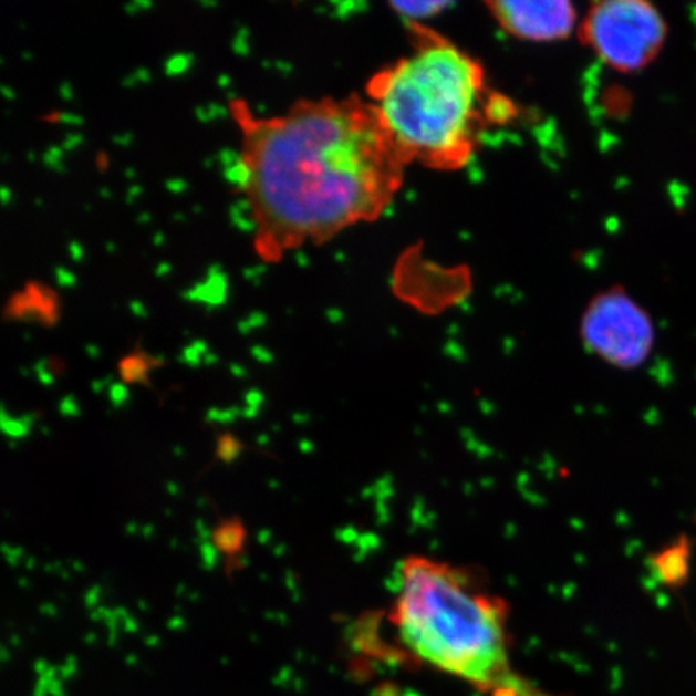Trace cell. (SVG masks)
Here are the masks:
<instances>
[{
  "mask_svg": "<svg viewBox=\"0 0 696 696\" xmlns=\"http://www.w3.org/2000/svg\"><path fill=\"white\" fill-rule=\"evenodd\" d=\"M250 199L274 238L324 239L387 211L408 166L373 104L318 102L247 128Z\"/></svg>",
  "mask_w": 696,
  "mask_h": 696,
  "instance_id": "6da1fadb",
  "label": "cell"
},
{
  "mask_svg": "<svg viewBox=\"0 0 696 696\" xmlns=\"http://www.w3.org/2000/svg\"><path fill=\"white\" fill-rule=\"evenodd\" d=\"M401 655L484 696H550L511 663L508 606L468 569L406 558L392 607Z\"/></svg>",
  "mask_w": 696,
  "mask_h": 696,
  "instance_id": "7a4b0ae2",
  "label": "cell"
},
{
  "mask_svg": "<svg viewBox=\"0 0 696 696\" xmlns=\"http://www.w3.org/2000/svg\"><path fill=\"white\" fill-rule=\"evenodd\" d=\"M484 70L439 38H426L413 54L371 81L370 94L406 164L455 169L475 154Z\"/></svg>",
  "mask_w": 696,
  "mask_h": 696,
  "instance_id": "3957f363",
  "label": "cell"
},
{
  "mask_svg": "<svg viewBox=\"0 0 696 696\" xmlns=\"http://www.w3.org/2000/svg\"><path fill=\"white\" fill-rule=\"evenodd\" d=\"M582 39L606 65L631 73L655 62L667 39L658 9L643 0H610L592 6Z\"/></svg>",
  "mask_w": 696,
  "mask_h": 696,
  "instance_id": "277c9868",
  "label": "cell"
},
{
  "mask_svg": "<svg viewBox=\"0 0 696 696\" xmlns=\"http://www.w3.org/2000/svg\"><path fill=\"white\" fill-rule=\"evenodd\" d=\"M586 347L611 365L634 370L648 359L655 345L650 314L623 289L596 297L582 318Z\"/></svg>",
  "mask_w": 696,
  "mask_h": 696,
  "instance_id": "5b68a950",
  "label": "cell"
},
{
  "mask_svg": "<svg viewBox=\"0 0 696 696\" xmlns=\"http://www.w3.org/2000/svg\"><path fill=\"white\" fill-rule=\"evenodd\" d=\"M487 7L501 30L526 41L568 38L578 21L569 2H490Z\"/></svg>",
  "mask_w": 696,
  "mask_h": 696,
  "instance_id": "8992f818",
  "label": "cell"
},
{
  "mask_svg": "<svg viewBox=\"0 0 696 696\" xmlns=\"http://www.w3.org/2000/svg\"><path fill=\"white\" fill-rule=\"evenodd\" d=\"M694 547V539L687 533H681L650 558V567L661 585L678 590L688 584L692 578Z\"/></svg>",
  "mask_w": 696,
  "mask_h": 696,
  "instance_id": "52a82bcc",
  "label": "cell"
},
{
  "mask_svg": "<svg viewBox=\"0 0 696 696\" xmlns=\"http://www.w3.org/2000/svg\"><path fill=\"white\" fill-rule=\"evenodd\" d=\"M229 278L226 271L218 274H205L202 281L184 289L181 299L204 305L208 312L220 309L228 300Z\"/></svg>",
  "mask_w": 696,
  "mask_h": 696,
  "instance_id": "ba28073f",
  "label": "cell"
},
{
  "mask_svg": "<svg viewBox=\"0 0 696 696\" xmlns=\"http://www.w3.org/2000/svg\"><path fill=\"white\" fill-rule=\"evenodd\" d=\"M256 205L250 197H239L235 204L229 205V220L242 235H256L260 229V222L253 217Z\"/></svg>",
  "mask_w": 696,
  "mask_h": 696,
  "instance_id": "9c48e42d",
  "label": "cell"
},
{
  "mask_svg": "<svg viewBox=\"0 0 696 696\" xmlns=\"http://www.w3.org/2000/svg\"><path fill=\"white\" fill-rule=\"evenodd\" d=\"M222 179L226 183L231 184L236 190L240 193H250V187L253 183L252 166H250L247 158L240 160L239 164L229 166V168L221 169Z\"/></svg>",
  "mask_w": 696,
  "mask_h": 696,
  "instance_id": "30bf717a",
  "label": "cell"
},
{
  "mask_svg": "<svg viewBox=\"0 0 696 696\" xmlns=\"http://www.w3.org/2000/svg\"><path fill=\"white\" fill-rule=\"evenodd\" d=\"M398 15L406 17V19L419 20L429 19V17L437 15L442 9L448 7V3L442 2H395L392 3Z\"/></svg>",
  "mask_w": 696,
  "mask_h": 696,
  "instance_id": "8fae6325",
  "label": "cell"
},
{
  "mask_svg": "<svg viewBox=\"0 0 696 696\" xmlns=\"http://www.w3.org/2000/svg\"><path fill=\"white\" fill-rule=\"evenodd\" d=\"M215 547L225 551V553H236L242 549L243 531L236 522L221 526L214 536Z\"/></svg>",
  "mask_w": 696,
  "mask_h": 696,
  "instance_id": "7c38bea8",
  "label": "cell"
},
{
  "mask_svg": "<svg viewBox=\"0 0 696 696\" xmlns=\"http://www.w3.org/2000/svg\"><path fill=\"white\" fill-rule=\"evenodd\" d=\"M155 365V359H146V356H129L120 365L123 380L128 383H143L146 381L148 367Z\"/></svg>",
  "mask_w": 696,
  "mask_h": 696,
  "instance_id": "4fadbf2b",
  "label": "cell"
},
{
  "mask_svg": "<svg viewBox=\"0 0 696 696\" xmlns=\"http://www.w3.org/2000/svg\"><path fill=\"white\" fill-rule=\"evenodd\" d=\"M196 62V55L193 52H176L169 55L164 62V72L168 77L184 76Z\"/></svg>",
  "mask_w": 696,
  "mask_h": 696,
  "instance_id": "5bb4252c",
  "label": "cell"
},
{
  "mask_svg": "<svg viewBox=\"0 0 696 696\" xmlns=\"http://www.w3.org/2000/svg\"><path fill=\"white\" fill-rule=\"evenodd\" d=\"M194 116L200 123L217 122V120L228 118L229 108L218 102H208V104L197 105L194 108Z\"/></svg>",
  "mask_w": 696,
  "mask_h": 696,
  "instance_id": "9a60e30c",
  "label": "cell"
},
{
  "mask_svg": "<svg viewBox=\"0 0 696 696\" xmlns=\"http://www.w3.org/2000/svg\"><path fill=\"white\" fill-rule=\"evenodd\" d=\"M65 154L66 152L63 150L62 146L48 147V150L42 154V164H44L45 168L51 169V172L63 175V173H66Z\"/></svg>",
  "mask_w": 696,
  "mask_h": 696,
  "instance_id": "2e32d148",
  "label": "cell"
},
{
  "mask_svg": "<svg viewBox=\"0 0 696 696\" xmlns=\"http://www.w3.org/2000/svg\"><path fill=\"white\" fill-rule=\"evenodd\" d=\"M231 49L236 55H250V30L247 24H240L238 30H236L235 37H232L231 41Z\"/></svg>",
  "mask_w": 696,
  "mask_h": 696,
  "instance_id": "e0dca14e",
  "label": "cell"
},
{
  "mask_svg": "<svg viewBox=\"0 0 696 696\" xmlns=\"http://www.w3.org/2000/svg\"><path fill=\"white\" fill-rule=\"evenodd\" d=\"M268 323L267 313L261 312V310H256V312H250L247 314V318L240 320L238 323V330L240 334L247 335L250 334L253 330H258V328H263L264 324Z\"/></svg>",
  "mask_w": 696,
  "mask_h": 696,
  "instance_id": "ac0fdd59",
  "label": "cell"
},
{
  "mask_svg": "<svg viewBox=\"0 0 696 696\" xmlns=\"http://www.w3.org/2000/svg\"><path fill=\"white\" fill-rule=\"evenodd\" d=\"M240 448L242 445L236 440V437L225 436L220 439V445H218V457L222 459V461L229 463L232 459L238 458L240 454Z\"/></svg>",
  "mask_w": 696,
  "mask_h": 696,
  "instance_id": "d6986e66",
  "label": "cell"
},
{
  "mask_svg": "<svg viewBox=\"0 0 696 696\" xmlns=\"http://www.w3.org/2000/svg\"><path fill=\"white\" fill-rule=\"evenodd\" d=\"M152 81V73L148 72L146 66H137L133 73L126 74L122 80V86L125 90H134V87L139 86V84H147Z\"/></svg>",
  "mask_w": 696,
  "mask_h": 696,
  "instance_id": "ffe728a7",
  "label": "cell"
},
{
  "mask_svg": "<svg viewBox=\"0 0 696 696\" xmlns=\"http://www.w3.org/2000/svg\"><path fill=\"white\" fill-rule=\"evenodd\" d=\"M243 157H246V155L240 154L236 148L225 147L221 148L220 152H217L215 160H217L221 169H226L229 168V166L239 164L240 160H243Z\"/></svg>",
  "mask_w": 696,
  "mask_h": 696,
  "instance_id": "44dd1931",
  "label": "cell"
},
{
  "mask_svg": "<svg viewBox=\"0 0 696 696\" xmlns=\"http://www.w3.org/2000/svg\"><path fill=\"white\" fill-rule=\"evenodd\" d=\"M54 279L59 288L73 289L77 285L76 274H74L73 271H70L69 268L65 267L54 268Z\"/></svg>",
  "mask_w": 696,
  "mask_h": 696,
  "instance_id": "7402d4cb",
  "label": "cell"
},
{
  "mask_svg": "<svg viewBox=\"0 0 696 696\" xmlns=\"http://www.w3.org/2000/svg\"><path fill=\"white\" fill-rule=\"evenodd\" d=\"M268 270H270V268H268L267 263L252 264V267L243 268L242 276L246 281H249L250 284L258 288V285H261V279L268 273Z\"/></svg>",
  "mask_w": 696,
  "mask_h": 696,
  "instance_id": "603a6c76",
  "label": "cell"
},
{
  "mask_svg": "<svg viewBox=\"0 0 696 696\" xmlns=\"http://www.w3.org/2000/svg\"><path fill=\"white\" fill-rule=\"evenodd\" d=\"M52 120H54V122L62 123V125H66V126H81L84 123L83 116L77 115V113H73V112L55 113V115L52 116Z\"/></svg>",
  "mask_w": 696,
  "mask_h": 696,
  "instance_id": "cb8c5ba5",
  "label": "cell"
},
{
  "mask_svg": "<svg viewBox=\"0 0 696 696\" xmlns=\"http://www.w3.org/2000/svg\"><path fill=\"white\" fill-rule=\"evenodd\" d=\"M204 355L193 344L183 350L181 362L189 366H199L202 363Z\"/></svg>",
  "mask_w": 696,
  "mask_h": 696,
  "instance_id": "d4e9b609",
  "label": "cell"
},
{
  "mask_svg": "<svg viewBox=\"0 0 696 696\" xmlns=\"http://www.w3.org/2000/svg\"><path fill=\"white\" fill-rule=\"evenodd\" d=\"M84 136L77 131H72V133H66L65 137H63L62 144L60 146L63 147L65 152H72L74 148L83 146Z\"/></svg>",
  "mask_w": 696,
  "mask_h": 696,
  "instance_id": "484cf974",
  "label": "cell"
},
{
  "mask_svg": "<svg viewBox=\"0 0 696 696\" xmlns=\"http://www.w3.org/2000/svg\"><path fill=\"white\" fill-rule=\"evenodd\" d=\"M165 187L168 193L175 194V196H183L189 189V183L184 178H169L166 179Z\"/></svg>",
  "mask_w": 696,
  "mask_h": 696,
  "instance_id": "4316f807",
  "label": "cell"
},
{
  "mask_svg": "<svg viewBox=\"0 0 696 696\" xmlns=\"http://www.w3.org/2000/svg\"><path fill=\"white\" fill-rule=\"evenodd\" d=\"M112 143L118 147H129L134 143V134L131 131H123V133H116L112 136Z\"/></svg>",
  "mask_w": 696,
  "mask_h": 696,
  "instance_id": "83f0119b",
  "label": "cell"
},
{
  "mask_svg": "<svg viewBox=\"0 0 696 696\" xmlns=\"http://www.w3.org/2000/svg\"><path fill=\"white\" fill-rule=\"evenodd\" d=\"M252 355L253 359H257L260 363H264V365H268V363H273L274 360L273 353H271L268 349L261 347V345H256V347H252Z\"/></svg>",
  "mask_w": 696,
  "mask_h": 696,
  "instance_id": "f1b7e54d",
  "label": "cell"
},
{
  "mask_svg": "<svg viewBox=\"0 0 696 696\" xmlns=\"http://www.w3.org/2000/svg\"><path fill=\"white\" fill-rule=\"evenodd\" d=\"M66 250H69L70 258H72L73 261H76V263L84 260V247L81 246V242H77V240L69 242Z\"/></svg>",
  "mask_w": 696,
  "mask_h": 696,
  "instance_id": "f546056e",
  "label": "cell"
},
{
  "mask_svg": "<svg viewBox=\"0 0 696 696\" xmlns=\"http://www.w3.org/2000/svg\"><path fill=\"white\" fill-rule=\"evenodd\" d=\"M129 312L134 314V316L136 318H147V307L146 303L143 302V300L139 299H133L129 300Z\"/></svg>",
  "mask_w": 696,
  "mask_h": 696,
  "instance_id": "4dcf8cb0",
  "label": "cell"
},
{
  "mask_svg": "<svg viewBox=\"0 0 696 696\" xmlns=\"http://www.w3.org/2000/svg\"><path fill=\"white\" fill-rule=\"evenodd\" d=\"M202 553H204L205 564H207V568L208 569L214 568L215 563H217V560H218L217 550H215V547L210 546V543H207V546H204Z\"/></svg>",
  "mask_w": 696,
  "mask_h": 696,
  "instance_id": "1f68e13d",
  "label": "cell"
},
{
  "mask_svg": "<svg viewBox=\"0 0 696 696\" xmlns=\"http://www.w3.org/2000/svg\"><path fill=\"white\" fill-rule=\"evenodd\" d=\"M144 187L141 184H131L128 193H126V204L136 202L137 197L143 196Z\"/></svg>",
  "mask_w": 696,
  "mask_h": 696,
  "instance_id": "d6a6232c",
  "label": "cell"
},
{
  "mask_svg": "<svg viewBox=\"0 0 696 696\" xmlns=\"http://www.w3.org/2000/svg\"><path fill=\"white\" fill-rule=\"evenodd\" d=\"M274 70L278 73H281L282 76H291L293 72V65L288 60H274Z\"/></svg>",
  "mask_w": 696,
  "mask_h": 696,
  "instance_id": "836d02e7",
  "label": "cell"
},
{
  "mask_svg": "<svg viewBox=\"0 0 696 696\" xmlns=\"http://www.w3.org/2000/svg\"><path fill=\"white\" fill-rule=\"evenodd\" d=\"M59 94L60 97L63 98V101L72 102L74 98V90L72 83H70V81H63V83L59 86Z\"/></svg>",
  "mask_w": 696,
  "mask_h": 696,
  "instance_id": "e575fe53",
  "label": "cell"
},
{
  "mask_svg": "<svg viewBox=\"0 0 696 696\" xmlns=\"http://www.w3.org/2000/svg\"><path fill=\"white\" fill-rule=\"evenodd\" d=\"M111 394H112V398L113 401H118V405L122 404L123 401H126V398H128V391H126V387H123V385H112L111 388Z\"/></svg>",
  "mask_w": 696,
  "mask_h": 696,
  "instance_id": "d590c367",
  "label": "cell"
},
{
  "mask_svg": "<svg viewBox=\"0 0 696 696\" xmlns=\"http://www.w3.org/2000/svg\"><path fill=\"white\" fill-rule=\"evenodd\" d=\"M0 202H2L3 207H9L13 202V190L7 184L0 186Z\"/></svg>",
  "mask_w": 696,
  "mask_h": 696,
  "instance_id": "8d00e7d4",
  "label": "cell"
},
{
  "mask_svg": "<svg viewBox=\"0 0 696 696\" xmlns=\"http://www.w3.org/2000/svg\"><path fill=\"white\" fill-rule=\"evenodd\" d=\"M293 261H295L297 267L307 268L310 264V258L303 252L302 249L293 250Z\"/></svg>",
  "mask_w": 696,
  "mask_h": 696,
  "instance_id": "74e56055",
  "label": "cell"
},
{
  "mask_svg": "<svg viewBox=\"0 0 696 696\" xmlns=\"http://www.w3.org/2000/svg\"><path fill=\"white\" fill-rule=\"evenodd\" d=\"M169 273H172V263H168V261H160V263L155 267L154 274L157 276V278H165V276Z\"/></svg>",
  "mask_w": 696,
  "mask_h": 696,
  "instance_id": "f35d334b",
  "label": "cell"
},
{
  "mask_svg": "<svg viewBox=\"0 0 696 696\" xmlns=\"http://www.w3.org/2000/svg\"><path fill=\"white\" fill-rule=\"evenodd\" d=\"M217 84L221 90L229 91L232 84V77L228 73L218 74Z\"/></svg>",
  "mask_w": 696,
  "mask_h": 696,
  "instance_id": "ab89813d",
  "label": "cell"
},
{
  "mask_svg": "<svg viewBox=\"0 0 696 696\" xmlns=\"http://www.w3.org/2000/svg\"><path fill=\"white\" fill-rule=\"evenodd\" d=\"M0 94H2L3 97L7 98V101H15L17 97L15 90H13V87L7 86V84H2V86H0Z\"/></svg>",
  "mask_w": 696,
  "mask_h": 696,
  "instance_id": "60d3db41",
  "label": "cell"
},
{
  "mask_svg": "<svg viewBox=\"0 0 696 696\" xmlns=\"http://www.w3.org/2000/svg\"><path fill=\"white\" fill-rule=\"evenodd\" d=\"M139 12H146V10H150L154 7V2L152 0H134Z\"/></svg>",
  "mask_w": 696,
  "mask_h": 696,
  "instance_id": "b9f144b4",
  "label": "cell"
},
{
  "mask_svg": "<svg viewBox=\"0 0 696 696\" xmlns=\"http://www.w3.org/2000/svg\"><path fill=\"white\" fill-rule=\"evenodd\" d=\"M165 232L164 231H157L154 235V238H152V242H154L155 247H162L165 243Z\"/></svg>",
  "mask_w": 696,
  "mask_h": 696,
  "instance_id": "7bdbcfd3",
  "label": "cell"
},
{
  "mask_svg": "<svg viewBox=\"0 0 696 696\" xmlns=\"http://www.w3.org/2000/svg\"><path fill=\"white\" fill-rule=\"evenodd\" d=\"M123 9H125V12L128 13V15L131 17H134V15H137V13H141L139 9H137L136 3H134V0L133 2L126 3V6L123 7Z\"/></svg>",
  "mask_w": 696,
  "mask_h": 696,
  "instance_id": "ee69618b",
  "label": "cell"
},
{
  "mask_svg": "<svg viewBox=\"0 0 696 696\" xmlns=\"http://www.w3.org/2000/svg\"><path fill=\"white\" fill-rule=\"evenodd\" d=\"M231 371L238 377H243L247 374L246 367L238 365V363H232Z\"/></svg>",
  "mask_w": 696,
  "mask_h": 696,
  "instance_id": "f6af8a7d",
  "label": "cell"
},
{
  "mask_svg": "<svg viewBox=\"0 0 696 696\" xmlns=\"http://www.w3.org/2000/svg\"><path fill=\"white\" fill-rule=\"evenodd\" d=\"M137 222L139 225H147V222L152 221V215L148 211H143V214L137 215Z\"/></svg>",
  "mask_w": 696,
  "mask_h": 696,
  "instance_id": "bcb514c9",
  "label": "cell"
},
{
  "mask_svg": "<svg viewBox=\"0 0 696 696\" xmlns=\"http://www.w3.org/2000/svg\"><path fill=\"white\" fill-rule=\"evenodd\" d=\"M218 362V356L215 353L208 352L207 355L204 356L205 365H215Z\"/></svg>",
  "mask_w": 696,
  "mask_h": 696,
  "instance_id": "7dc6e473",
  "label": "cell"
},
{
  "mask_svg": "<svg viewBox=\"0 0 696 696\" xmlns=\"http://www.w3.org/2000/svg\"><path fill=\"white\" fill-rule=\"evenodd\" d=\"M98 196H101L102 199H112V190L108 189V187H101V189H98Z\"/></svg>",
  "mask_w": 696,
  "mask_h": 696,
  "instance_id": "c3c4849f",
  "label": "cell"
},
{
  "mask_svg": "<svg viewBox=\"0 0 696 696\" xmlns=\"http://www.w3.org/2000/svg\"><path fill=\"white\" fill-rule=\"evenodd\" d=\"M125 176L131 179V181H134V179H136V169H134L133 166H128V168H125Z\"/></svg>",
  "mask_w": 696,
  "mask_h": 696,
  "instance_id": "681fc988",
  "label": "cell"
},
{
  "mask_svg": "<svg viewBox=\"0 0 696 696\" xmlns=\"http://www.w3.org/2000/svg\"><path fill=\"white\" fill-rule=\"evenodd\" d=\"M261 69L263 70H271L274 69V60H261Z\"/></svg>",
  "mask_w": 696,
  "mask_h": 696,
  "instance_id": "f907efd6",
  "label": "cell"
},
{
  "mask_svg": "<svg viewBox=\"0 0 696 696\" xmlns=\"http://www.w3.org/2000/svg\"><path fill=\"white\" fill-rule=\"evenodd\" d=\"M105 250H107L108 253H115L116 250H118V247H116L115 242L108 240V242H105Z\"/></svg>",
  "mask_w": 696,
  "mask_h": 696,
  "instance_id": "816d5d0a",
  "label": "cell"
},
{
  "mask_svg": "<svg viewBox=\"0 0 696 696\" xmlns=\"http://www.w3.org/2000/svg\"><path fill=\"white\" fill-rule=\"evenodd\" d=\"M215 164H217V160H215V155H214V157L205 158V160H204V166L207 169L214 168Z\"/></svg>",
  "mask_w": 696,
  "mask_h": 696,
  "instance_id": "f5cc1de1",
  "label": "cell"
},
{
  "mask_svg": "<svg viewBox=\"0 0 696 696\" xmlns=\"http://www.w3.org/2000/svg\"><path fill=\"white\" fill-rule=\"evenodd\" d=\"M86 352L90 353V355L92 356V359H97L98 355V349L95 347V345H87L86 347Z\"/></svg>",
  "mask_w": 696,
  "mask_h": 696,
  "instance_id": "db71d44e",
  "label": "cell"
},
{
  "mask_svg": "<svg viewBox=\"0 0 696 696\" xmlns=\"http://www.w3.org/2000/svg\"><path fill=\"white\" fill-rule=\"evenodd\" d=\"M199 3L202 7H218L217 0H200Z\"/></svg>",
  "mask_w": 696,
  "mask_h": 696,
  "instance_id": "11a10c76",
  "label": "cell"
},
{
  "mask_svg": "<svg viewBox=\"0 0 696 696\" xmlns=\"http://www.w3.org/2000/svg\"><path fill=\"white\" fill-rule=\"evenodd\" d=\"M226 97H228L229 102L236 101V98H238V94H236V91H226Z\"/></svg>",
  "mask_w": 696,
  "mask_h": 696,
  "instance_id": "9f6ffc18",
  "label": "cell"
},
{
  "mask_svg": "<svg viewBox=\"0 0 696 696\" xmlns=\"http://www.w3.org/2000/svg\"><path fill=\"white\" fill-rule=\"evenodd\" d=\"M173 220L176 222H184L186 221V217H184V214H175L173 215Z\"/></svg>",
  "mask_w": 696,
  "mask_h": 696,
  "instance_id": "6f0895ef",
  "label": "cell"
},
{
  "mask_svg": "<svg viewBox=\"0 0 696 696\" xmlns=\"http://www.w3.org/2000/svg\"><path fill=\"white\" fill-rule=\"evenodd\" d=\"M256 111L258 113H264L267 112V105H264L263 102H260V104L256 105Z\"/></svg>",
  "mask_w": 696,
  "mask_h": 696,
  "instance_id": "680465c9",
  "label": "cell"
},
{
  "mask_svg": "<svg viewBox=\"0 0 696 696\" xmlns=\"http://www.w3.org/2000/svg\"><path fill=\"white\" fill-rule=\"evenodd\" d=\"M27 158H28V160H30V162H34V160H37V154H34V152H33V150H28V152H27Z\"/></svg>",
  "mask_w": 696,
  "mask_h": 696,
  "instance_id": "91938a15",
  "label": "cell"
},
{
  "mask_svg": "<svg viewBox=\"0 0 696 696\" xmlns=\"http://www.w3.org/2000/svg\"><path fill=\"white\" fill-rule=\"evenodd\" d=\"M202 210H204L202 205H194L193 207L194 214H202Z\"/></svg>",
  "mask_w": 696,
  "mask_h": 696,
  "instance_id": "94428289",
  "label": "cell"
},
{
  "mask_svg": "<svg viewBox=\"0 0 696 696\" xmlns=\"http://www.w3.org/2000/svg\"><path fill=\"white\" fill-rule=\"evenodd\" d=\"M21 56H23V59H28V60L31 59V54L28 51H24L23 54H21Z\"/></svg>",
  "mask_w": 696,
  "mask_h": 696,
  "instance_id": "6125c7cd",
  "label": "cell"
}]
</instances>
